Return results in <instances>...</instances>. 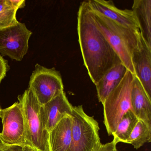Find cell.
I'll use <instances>...</instances> for the list:
<instances>
[{"label": "cell", "mask_w": 151, "mask_h": 151, "mask_svg": "<svg viewBox=\"0 0 151 151\" xmlns=\"http://www.w3.org/2000/svg\"><path fill=\"white\" fill-rule=\"evenodd\" d=\"M77 31L84 64L95 85L107 71L122 62L96 26L88 1L79 6Z\"/></svg>", "instance_id": "1"}, {"label": "cell", "mask_w": 151, "mask_h": 151, "mask_svg": "<svg viewBox=\"0 0 151 151\" xmlns=\"http://www.w3.org/2000/svg\"><path fill=\"white\" fill-rule=\"evenodd\" d=\"M91 10L98 29L117 54L124 65L135 75L132 55L134 52L141 50L143 47V41L139 31L125 28L101 14Z\"/></svg>", "instance_id": "2"}, {"label": "cell", "mask_w": 151, "mask_h": 151, "mask_svg": "<svg viewBox=\"0 0 151 151\" xmlns=\"http://www.w3.org/2000/svg\"><path fill=\"white\" fill-rule=\"evenodd\" d=\"M18 99L22 104L28 144L38 151H50L43 106L29 87Z\"/></svg>", "instance_id": "3"}, {"label": "cell", "mask_w": 151, "mask_h": 151, "mask_svg": "<svg viewBox=\"0 0 151 151\" xmlns=\"http://www.w3.org/2000/svg\"><path fill=\"white\" fill-rule=\"evenodd\" d=\"M134 76L127 70L120 83L109 93L102 104L104 124L109 136L115 131L124 115L129 110L132 111L131 91Z\"/></svg>", "instance_id": "4"}, {"label": "cell", "mask_w": 151, "mask_h": 151, "mask_svg": "<svg viewBox=\"0 0 151 151\" xmlns=\"http://www.w3.org/2000/svg\"><path fill=\"white\" fill-rule=\"evenodd\" d=\"M71 142L69 151H92L100 143L99 123L84 111L82 105L73 106Z\"/></svg>", "instance_id": "5"}, {"label": "cell", "mask_w": 151, "mask_h": 151, "mask_svg": "<svg viewBox=\"0 0 151 151\" xmlns=\"http://www.w3.org/2000/svg\"><path fill=\"white\" fill-rule=\"evenodd\" d=\"M29 87L42 106L64 91L60 72L55 68H48L38 63L31 76Z\"/></svg>", "instance_id": "6"}, {"label": "cell", "mask_w": 151, "mask_h": 151, "mask_svg": "<svg viewBox=\"0 0 151 151\" xmlns=\"http://www.w3.org/2000/svg\"><path fill=\"white\" fill-rule=\"evenodd\" d=\"M2 131L0 138L7 145H29L22 104L18 100L13 105L2 109Z\"/></svg>", "instance_id": "7"}, {"label": "cell", "mask_w": 151, "mask_h": 151, "mask_svg": "<svg viewBox=\"0 0 151 151\" xmlns=\"http://www.w3.org/2000/svg\"><path fill=\"white\" fill-rule=\"evenodd\" d=\"M32 34L25 24L19 22L17 25L0 30V54L22 61L28 52Z\"/></svg>", "instance_id": "8"}, {"label": "cell", "mask_w": 151, "mask_h": 151, "mask_svg": "<svg viewBox=\"0 0 151 151\" xmlns=\"http://www.w3.org/2000/svg\"><path fill=\"white\" fill-rule=\"evenodd\" d=\"M90 8L125 28L139 31L138 24L132 10L117 8L112 1H88Z\"/></svg>", "instance_id": "9"}, {"label": "cell", "mask_w": 151, "mask_h": 151, "mask_svg": "<svg viewBox=\"0 0 151 151\" xmlns=\"http://www.w3.org/2000/svg\"><path fill=\"white\" fill-rule=\"evenodd\" d=\"M73 107L64 91L43 105L44 118L49 133L65 116H71Z\"/></svg>", "instance_id": "10"}, {"label": "cell", "mask_w": 151, "mask_h": 151, "mask_svg": "<svg viewBox=\"0 0 151 151\" xmlns=\"http://www.w3.org/2000/svg\"><path fill=\"white\" fill-rule=\"evenodd\" d=\"M132 60L135 76L151 99V48L143 41L141 50L132 53Z\"/></svg>", "instance_id": "11"}, {"label": "cell", "mask_w": 151, "mask_h": 151, "mask_svg": "<svg viewBox=\"0 0 151 151\" xmlns=\"http://www.w3.org/2000/svg\"><path fill=\"white\" fill-rule=\"evenodd\" d=\"M131 101L135 115L151 127V99L135 76L131 91Z\"/></svg>", "instance_id": "12"}, {"label": "cell", "mask_w": 151, "mask_h": 151, "mask_svg": "<svg viewBox=\"0 0 151 151\" xmlns=\"http://www.w3.org/2000/svg\"><path fill=\"white\" fill-rule=\"evenodd\" d=\"M72 117L67 115L49 133L50 151H69L71 142Z\"/></svg>", "instance_id": "13"}, {"label": "cell", "mask_w": 151, "mask_h": 151, "mask_svg": "<svg viewBox=\"0 0 151 151\" xmlns=\"http://www.w3.org/2000/svg\"><path fill=\"white\" fill-rule=\"evenodd\" d=\"M128 70L122 63L107 71L95 85L99 101L102 104L122 81Z\"/></svg>", "instance_id": "14"}, {"label": "cell", "mask_w": 151, "mask_h": 151, "mask_svg": "<svg viewBox=\"0 0 151 151\" xmlns=\"http://www.w3.org/2000/svg\"><path fill=\"white\" fill-rule=\"evenodd\" d=\"M132 10L137 19L142 40L151 48V0H135Z\"/></svg>", "instance_id": "15"}, {"label": "cell", "mask_w": 151, "mask_h": 151, "mask_svg": "<svg viewBox=\"0 0 151 151\" xmlns=\"http://www.w3.org/2000/svg\"><path fill=\"white\" fill-rule=\"evenodd\" d=\"M138 118L133 111L129 110L124 115L117 124L116 129L112 134L115 142L126 143L131 133L138 122Z\"/></svg>", "instance_id": "16"}, {"label": "cell", "mask_w": 151, "mask_h": 151, "mask_svg": "<svg viewBox=\"0 0 151 151\" xmlns=\"http://www.w3.org/2000/svg\"><path fill=\"white\" fill-rule=\"evenodd\" d=\"M151 141V127L143 121L139 120L126 143L131 144L135 149H138Z\"/></svg>", "instance_id": "17"}, {"label": "cell", "mask_w": 151, "mask_h": 151, "mask_svg": "<svg viewBox=\"0 0 151 151\" xmlns=\"http://www.w3.org/2000/svg\"><path fill=\"white\" fill-rule=\"evenodd\" d=\"M18 9H12L0 13V30L17 25L16 14Z\"/></svg>", "instance_id": "18"}, {"label": "cell", "mask_w": 151, "mask_h": 151, "mask_svg": "<svg viewBox=\"0 0 151 151\" xmlns=\"http://www.w3.org/2000/svg\"><path fill=\"white\" fill-rule=\"evenodd\" d=\"M116 144L114 140L105 144L100 143L96 145L92 151H118L116 147Z\"/></svg>", "instance_id": "19"}, {"label": "cell", "mask_w": 151, "mask_h": 151, "mask_svg": "<svg viewBox=\"0 0 151 151\" xmlns=\"http://www.w3.org/2000/svg\"><path fill=\"white\" fill-rule=\"evenodd\" d=\"M10 70L7 60L0 54V84L6 76L7 73Z\"/></svg>", "instance_id": "20"}, {"label": "cell", "mask_w": 151, "mask_h": 151, "mask_svg": "<svg viewBox=\"0 0 151 151\" xmlns=\"http://www.w3.org/2000/svg\"><path fill=\"white\" fill-rule=\"evenodd\" d=\"M1 151H38L29 145H7Z\"/></svg>", "instance_id": "21"}, {"label": "cell", "mask_w": 151, "mask_h": 151, "mask_svg": "<svg viewBox=\"0 0 151 151\" xmlns=\"http://www.w3.org/2000/svg\"><path fill=\"white\" fill-rule=\"evenodd\" d=\"M12 9L14 8L10 0H0V13Z\"/></svg>", "instance_id": "22"}, {"label": "cell", "mask_w": 151, "mask_h": 151, "mask_svg": "<svg viewBox=\"0 0 151 151\" xmlns=\"http://www.w3.org/2000/svg\"><path fill=\"white\" fill-rule=\"evenodd\" d=\"M14 9H19L24 8L26 6V1L24 0H10Z\"/></svg>", "instance_id": "23"}, {"label": "cell", "mask_w": 151, "mask_h": 151, "mask_svg": "<svg viewBox=\"0 0 151 151\" xmlns=\"http://www.w3.org/2000/svg\"><path fill=\"white\" fill-rule=\"evenodd\" d=\"M7 146V145H6V144L3 143V141H2L1 139L0 138V151H1V150H3Z\"/></svg>", "instance_id": "24"}, {"label": "cell", "mask_w": 151, "mask_h": 151, "mask_svg": "<svg viewBox=\"0 0 151 151\" xmlns=\"http://www.w3.org/2000/svg\"><path fill=\"white\" fill-rule=\"evenodd\" d=\"M2 109H1V106H0V117H1V111H2Z\"/></svg>", "instance_id": "25"}]
</instances>
